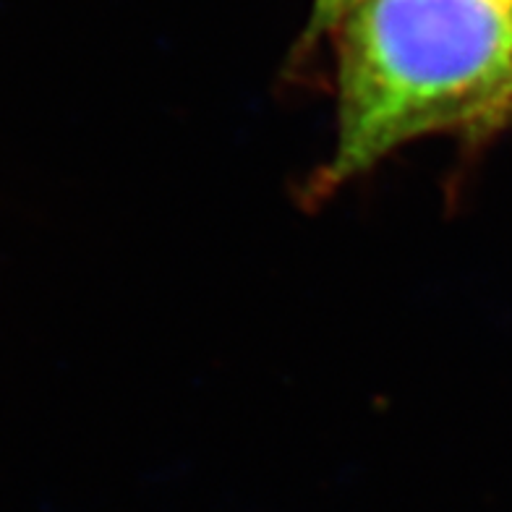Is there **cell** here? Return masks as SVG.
I'll return each mask as SVG.
<instances>
[{
	"label": "cell",
	"mask_w": 512,
	"mask_h": 512,
	"mask_svg": "<svg viewBox=\"0 0 512 512\" xmlns=\"http://www.w3.org/2000/svg\"><path fill=\"white\" fill-rule=\"evenodd\" d=\"M332 194L432 136L512 128V0H358L340 19Z\"/></svg>",
	"instance_id": "obj_1"
},
{
	"label": "cell",
	"mask_w": 512,
	"mask_h": 512,
	"mask_svg": "<svg viewBox=\"0 0 512 512\" xmlns=\"http://www.w3.org/2000/svg\"><path fill=\"white\" fill-rule=\"evenodd\" d=\"M358 0H311V19H309V34L319 37L327 34L340 24L348 11L356 6Z\"/></svg>",
	"instance_id": "obj_2"
}]
</instances>
